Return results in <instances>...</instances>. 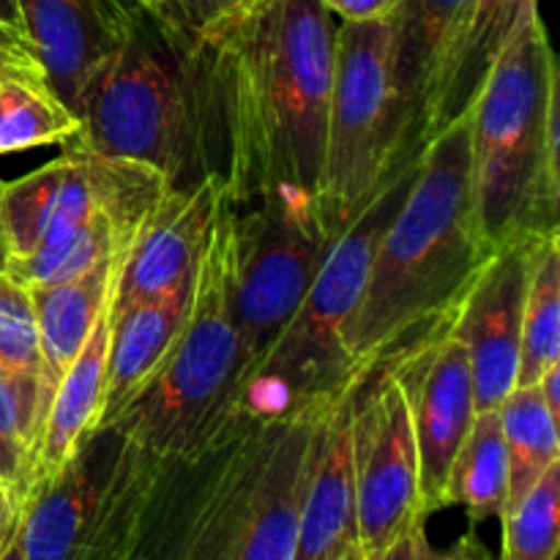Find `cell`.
Instances as JSON below:
<instances>
[{
  "label": "cell",
  "instance_id": "25",
  "mask_svg": "<svg viewBox=\"0 0 560 560\" xmlns=\"http://www.w3.org/2000/svg\"><path fill=\"white\" fill-rule=\"evenodd\" d=\"M49 394L44 372L0 370V485L16 498L31 474Z\"/></svg>",
  "mask_w": 560,
  "mask_h": 560
},
{
  "label": "cell",
  "instance_id": "36",
  "mask_svg": "<svg viewBox=\"0 0 560 560\" xmlns=\"http://www.w3.org/2000/svg\"><path fill=\"white\" fill-rule=\"evenodd\" d=\"M0 25L14 31L16 36L27 38L25 36V27H22V16H20V3L16 0H0ZM31 44V42H27Z\"/></svg>",
  "mask_w": 560,
  "mask_h": 560
},
{
  "label": "cell",
  "instance_id": "27",
  "mask_svg": "<svg viewBox=\"0 0 560 560\" xmlns=\"http://www.w3.org/2000/svg\"><path fill=\"white\" fill-rule=\"evenodd\" d=\"M501 560H558L560 547V463L552 465L514 509L501 514Z\"/></svg>",
  "mask_w": 560,
  "mask_h": 560
},
{
  "label": "cell",
  "instance_id": "31",
  "mask_svg": "<svg viewBox=\"0 0 560 560\" xmlns=\"http://www.w3.org/2000/svg\"><path fill=\"white\" fill-rule=\"evenodd\" d=\"M410 560H495V558L487 552V547L481 545L476 534H465L454 547H448V550H438V547L430 545L424 528H419L413 534V558Z\"/></svg>",
  "mask_w": 560,
  "mask_h": 560
},
{
  "label": "cell",
  "instance_id": "12",
  "mask_svg": "<svg viewBox=\"0 0 560 560\" xmlns=\"http://www.w3.org/2000/svg\"><path fill=\"white\" fill-rule=\"evenodd\" d=\"M383 370L392 372L408 402L419 448L421 501L430 517L446 509V481L454 457L476 419L474 375L459 339L452 337L448 323L388 361Z\"/></svg>",
  "mask_w": 560,
  "mask_h": 560
},
{
  "label": "cell",
  "instance_id": "10",
  "mask_svg": "<svg viewBox=\"0 0 560 560\" xmlns=\"http://www.w3.org/2000/svg\"><path fill=\"white\" fill-rule=\"evenodd\" d=\"M353 476L361 550L377 552L424 525L413 424L388 370L370 372L355 392Z\"/></svg>",
  "mask_w": 560,
  "mask_h": 560
},
{
  "label": "cell",
  "instance_id": "28",
  "mask_svg": "<svg viewBox=\"0 0 560 560\" xmlns=\"http://www.w3.org/2000/svg\"><path fill=\"white\" fill-rule=\"evenodd\" d=\"M0 366L42 372L31 295H27V288H22L5 271H0Z\"/></svg>",
  "mask_w": 560,
  "mask_h": 560
},
{
  "label": "cell",
  "instance_id": "19",
  "mask_svg": "<svg viewBox=\"0 0 560 560\" xmlns=\"http://www.w3.org/2000/svg\"><path fill=\"white\" fill-rule=\"evenodd\" d=\"M195 277L170 293L113 315L109 310V355H107V405L98 430L151 381L167 355L170 345L184 328L191 304ZM96 430V432H98Z\"/></svg>",
  "mask_w": 560,
  "mask_h": 560
},
{
  "label": "cell",
  "instance_id": "6",
  "mask_svg": "<svg viewBox=\"0 0 560 560\" xmlns=\"http://www.w3.org/2000/svg\"><path fill=\"white\" fill-rule=\"evenodd\" d=\"M235 202L224 191L195 268L189 315L151 381L102 427L162 459L191 457L241 413L244 359L230 312Z\"/></svg>",
  "mask_w": 560,
  "mask_h": 560
},
{
  "label": "cell",
  "instance_id": "38",
  "mask_svg": "<svg viewBox=\"0 0 560 560\" xmlns=\"http://www.w3.org/2000/svg\"><path fill=\"white\" fill-rule=\"evenodd\" d=\"M339 560H364V550H361V545H355L353 550L345 552V556L339 558Z\"/></svg>",
  "mask_w": 560,
  "mask_h": 560
},
{
  "label": "cell",
  "instance_id": "5",
  "mask_svg": "<svg viewBox=\"0 0 560 560\" xmlns=\"http://www.w3.org/2000/svg\"><path fill=\"white\" fill-rule=\"evenodd\" d=\"M421 151L424 142L410 148L366 206L334 235L293 320L246 377L244 413L255 419L306 413L364 381L345 350V331L359 310L377 241L413 186Z\"/></svg>",
  "mask_w": 560,
  "mask_h": 560
},
{
  "label": "cell",
  "instance_id": "30",
  "mask_svg": "<svg viewBox=\"0 0 560 560\" xmlns=\"http://www.w3.org/2000/svg\"><path fill=\"white\" fill-rule=\"evenodd\" d=\"M0 77L3 80H27L44 82L42 66L27 38L16 36L14 31L0 25Z\"/></svg>",
  "mask_w": 560,
  "mask_h": 560
},
{
  "label": "cell",
  "instance_id": "39",
  "mask_svg": "<svg viewBox=\"0 0 560 560\" xmlns=\"http://www.w3.org/2000/svg\"><path fill=\"white\" fill-rule=\"evenodd\" d=\"M3 184V180H0ZM5 260H9V255H5V244H3V233H0V271H5Z\"/></svg>",
  "mask_w": 560,
  "mask_h": 560
},
{
  "label": "cell",
  "instance_id": "8",
  "mask_svg": "<svg viewBox=\"0 0 560 560\" xmlns=\"http://www.w3.org/2000/svg\"><path fill=\"white\" fill-rule=\"evenodd\" d=\"M421 142L410 137L394 88L388 20L342 22L334 31L326 148L317 180L323 233L334 238L381 189L399 159Z\"/></svg>",
  "mask_w": 560,
  "mask_h": 560
},
{
  "label": "cell",
  "instance_id": "11",
  "mask_svg": "<svg viewBox=\"0 0 560 560\" xmlns=\"http://www.w3.org/2000/svg\"><path fill=\"white\" fill-rule=\"evenodd\" d=\"M541 238L545 235L517 233L501 241L448 320V331L468 353L476 413L498 410L517 386L525 293Z\"/></svg>",
  "mask_w": 560,
  "mask_h": 560
},
{
  "label": "cell",
  "instance_id": "21",
  "mask_svg": "<svg viewBox=\"0 0 560 560\" xmlns=\"http://www.w3.org/2000/svg\"><path fill=\"white\" fill-rule=\"evenodd\" d=\"M118 262L120 255L98 262L74 279L27 288L33 317H36L42 372L49 388H55L66 366L88 342L102 312L113 301Z\"/></svg>",
  "mask_w": 560,
  "mask_h": 560
},
{
  "label": "cell",
  "instance_id": "42",
  "mask_svg": "<svg viewBox=\"0 0 560 560\" xmlns=\"http://www.w3.org/2000/svg\"><path fill=\"white\" fill-rule=\"evenodd\" d=\"M0 370H3V366H0Z\"/></svg>",
  "mask_w": 560,
  "mask_h": 560
},
{
  "label": "cell",
  "instance_id": "37",
  "mask_svg": "<svg viewBox=\"0 0 560 560\" xmlns=\"http://www.w3.org/2000/svg\"><path fill=\"white\" fill-rule=\"evenodd\" d=\"M0 560H25V558H22L20 539H16V525H14V530L9 534V539H5L3 550H0Z\"/></svg>",
  "mask_w": 560,
  "mask_h": 560
},
{
  "label": "cell",
  "instance_id": "40",
  "mask_svg": "<svg viewBox=\"0 0 560 560\" xmlns=\"http://www.w3.org/2000/svg\"><path fill=\"white\" fill-rule=\"evenodd\" d=\"M142 5H145V11L148 14H153V11H156V0H140Z\"/></svg>",
  "mask_w": 560,
  "mask_h": 560
},
{
  "label": "cell",
  "instance_id": "32",
  "mask_svg": "<svg viewBox=\"0 0 560 560\" xmlns=\"http://www.w3.org/2000/svg\"><path fill=\"white\" fill-rule=\"evenodd\" d=\"M331 14L342 16V22H372L388 20L399 0H320Z\"/></svg>",
  "mask_w": 560,
  "mask_h": 560
},
{
  "label": "cell",
  "instance_id": "15",
  "mask_svg": "<svg viewBox=\"0 0 560 560\" xmlns=\"http://www.w3.org/2000/svg\"><path fill=\"white\" fill-rule=\"evenodd\" d=\"M359 386L334 399L317 421L301 492L293 560H339L359 545L353 476V399Z\"/></svg>",
  "mask_w": 560,
  "mask_h": 560
},
{
  "label": "cell",
  "instance_id": "9",
  "mask_svg": "<svg viewBox=\"0 0 560 560\" xmlns=\"http://www.w3.org/2000/svg\"><path fill=\"white\" fill-rule=\"evenodd\" d=\"M331 241L312 211L273 202L235 208L228 282L244 383L293 320Z\"/></svg>",
  "mask_w": 560,
  "mask_h": 560
},
{
  "label": "cell",
  "instance_id": "23",
  "mask_svg": "<svg viewBox=\"0 0 560 560\" xmlns=\"http://www.w3.org/2000/svg\"><path fill=\"white\" fill-rule=\"evenodd\" d=\"M501 416L503 443H506L509 459V492L506 506L514 509L520 498L552 468L560 463L558 430L560 421L552 419L541 399L539 386H517L498 408Z\"/></svg>",
  "mask_w": 560,
  "mask_h": 560
},
{
  "label": "cell",
  "instance_id": "13",
  "mask_svg": "<svg viewBox=\"0 0 560 560\" xmlns=\"http://www.w3.org/2000/svg\"><path fill=\"white\" fill-rule=\"evenodd\" d=\"M49 91L80 118L109 60L140 25V0H16Z\"/></svg>",
  "mask_w": 560,
  "mask_h": 560
},
{
  "label": "cell",
  "instance_id": "2",
  "mask_svg": "<svg viewBox=\"0 0 560 560\" xmlns=\"http://www.w3.org/2000/svg\"><path fill=\"white\" fill-rule=\"evenodd\" d=\"M492 246L470 180L468 115L424 140L419 173L377 241L345 350L366 377L452 320Z\"/></svg>",
  "mask_w": 560,
  "mask_h": 560
},
{
  "label": "cell",
  "instance_id": "41",
  "mask_svg": "<svg viewBox=\"0 0 560 560\" xmlns=\"http://www.w3.org/2000/svg\"><path fill=\"white\" fill-rule=\"evenodd\" d=\"M0 82H3V77H0Z\"/></svg>",
  "mask_w": 560,
  "mask_h": 560
},
{
  "label": "cell",
  "instance_id": "1",
  "mask_svg": "<svg viewBox=\"0 0 560 560\" xmlns=\"http://www.w3.org/2000/svg\"><path fill=\"white\" fill-rule=\"evenodd\" d=\"M334 31L320 0H260L208 44L235 208L273 202L317 217Z\"/></svg>",
  "mask_w": 560,
  "mask_h": 560
},
{
  "label": "cell",
  "instance_id": "22",
  "mask_svg": "<svg viewBox=\"0 0 560 560\" xmlns=\"http://www.w3.org/2000/svg\"><path fill=\"white\" fill-rule=\"evenodd\" d=\"M509 492V459L498 410L476 413L446 481V506H463L470 523L501 517Z\"/></svg>",
  "mask_w": 560,
  "mask_h": 560
},
{
  "label": "cell",
  "instance_id": "34",
  "mask_svg": "<svg viewBox=\"0 0 560 560\" xmlns=\"http://www.w3.org/2000/svg\"><path fill=\"white\" fill-rule=\"evenodd\" d=\"M536 386H539V394L545 399L547 410L552 413V419L560 421V364L550 366Z\"/></svg>",
  "mask_w": 560,
  "mask_h": 560
},
{
  "label": "cell",
  "instance_id": "4",
  "mask_svg": "<svg viewBox=\"0 0 560 560\" xmlns=\"http://www.w3.org/2000/svg\"><path fill=\"white\" fill-rule=\"evenodd\" d=\"M470 180L481 235L558 230V60L528 0L468 113Z\"/></svg>",
  "mask_w": 560,
  "mask_h": 560
},
{
  "label": "cell",
  "instance_id": "17",
  "mask_svg": "<svg viewBox=\"0 0 560 560\" xmlns=\"http://www.w3.org/2000/svg\"><path fill=\"white\" fill-rule=\"evenodd\" d=\"M113 304V301H109ZM107 355H109V306L93 326L91 337L74 355L49 394L33 452L25 490L47 481L77 454V448L96 435L107 405ZM22 490V495H25ZM20 495V498H22Z\"/></svg>",
  "mask_w": 560,
  "mask_h": 560
},
{
  "label": "cell",
  "instance_id": "29",
  "mask_svg": "<svg viewBox=\"0 0 560 560\" xmlns=\"http://www.w3.org/2000/svg\"><path fill=\"white\" fill-rule=\"evenodd\" d=\"M260 0H156L153 16L189 42L208 47Z\"/></svg>",
  "mask_w": 560,
  "mask_h": 560
},
{
  "label": "cell",
  "instance_id": "3",
  "mask_svg": "<svg viewBox=\"0 0 560 560\" xmlns=\"http://www.w3.org/2000/svg\"><path fill=\"white\" fill-rule=\"evenodd\" d=\"M71 142L153 167L170 186L222 175L211 49L142 14L80 113Z\"/></svg>",
  "mask_w": 560,
  "mask_h": 560
},
{
  "label": "cell",
  "instance_id": "33",
  "mask_svg": "<svg viewBox=\"0 0 560 560\" xmlns=\"http://www.w3.org/2000/svg\"><path fill=\"white\" fill-rule=\"evenodd\" d=\"M16 514H20V498L9 490V487L0 485V550H3L5 539L14 530Z\"/></svg>",
  "mask_w": 560,
  "mask_h": 560
},
{
  "label": "cell",
  "instance_id": "7",
  "mask_svg": "<svg viewBox=\"0 0 560 560\" xmlns=\"http://www.w3.org/2000/svg\"><path fill=\"white\" fill-rule=\"evenodd\" d=\"M178 459L98 430L47 481L20 498L25 560H131Z\"/></svg>",
  "mask_w": 560,
  "mask_h": 560
},
{
  "label": "cell",
  "instance_id": "26",
  "mask_svg": "<svg viewBox=\"0 0 560 560\" xmlns=\"http://www.w3.org/2000/svg\"><path fill=\"white\" fill-rule=\"evenodd\" d=\"M77 131L80 118L49 91L47 82H0V156L66 142Z\"/></svg>",
  "mask_w": 560,
  "mask_h": 560
},
{
  "label": "cell",
  "instance_id": "24",
  "mask_svg": "<svg viewBox=\"0 0 560 560\" xmlns=\"http://www.w3.org/2000/svg\"><path fill=\"white\" fill-rule=\"evenodd\" d=\"M556 364H560V230L541 238L530 268L517 386H536Z\"/></svg>",
  "mask_w": 560,
  "mask_h": 560
},
{
  "label": "cell",
  "instance_id": "14",
  "mask_svg": "<svg viewBox=\"0 0 560 560\" xmlns=\"http://www.w3.org/2000/svg\"><path fill=\"white\" fill-rule=\"evenodd\" d=\"M224 191L219 173L164 189L120 255L109 304L113 315L148 304L195 277Z\"/></svg>",
  "mask_w": 560,
  "mask_h": 560
},
{
  "label": "cell",
  "instance_id": "18",
  "mask_svg": "<svg viewBox=\"0 0 560 560\" xmlns=\"http://www.w3.org/2000/svg\"><path fill=\"white\" fill-rule=\"evenodd\" d=\"M474 0H399L392 25V74L410 137H424L432 82L468 22Z\"/></svg>",
  "mask_w": 560,
  "mask_h": 560
},
{
  "label": "cell",
  "instance_id": "16",
  "mask_svg": "<svg viewBox=\"0 0 560 560\" xmlns=\"http://www.w3.org/2000/svg\"><path fill=\"white\" fill-rule=\"evenodd\" d=\"M326 408L271 419L266 457L233 560H293L306 465Z\"/></svg>",
  "mask_w": 560,
  "mask_h": 560
},
{
  "label": "cell",
  "instance_id": "35",
  "mask_svg": "<svg viewBox=\"0 0 560 560\" xmlns=\"http://www.w3.org/2000/svg\"><path fill=\"white\" fill-rule=\"evenodd\" d=\"M424 528V525H421ZM419 530V528H416ZM416 530H410L408 536H402V539H397L394 545L383 547V550L377 552H364V560H410L413 558V534Z\"/></svg>",
  "mask_w": 560,
  "mask_h": 560
},
{
  "label": "cell",
  "instance_id": "20",
  "mask_svg": "<svg viewBox=\"0 0 560 560\" xmlns=\"http://www.w3.org/2000/svg\"><path fill=\"white\" fill-rule=\"evenodd\" d=\"M528 0H474L468 22L443 60L424 113V137L463 118L506 47Z\"/></svg>",
  "mask_w": 560,
  "mask_h": 560
}]
</instances>
